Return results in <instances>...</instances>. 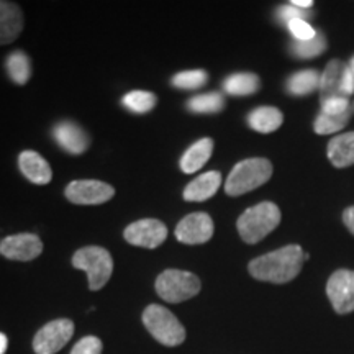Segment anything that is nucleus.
Returning <instances> with one entry per match:
<instances>
[{
  "mask_svg": "<svg viewBox=\"0 0 354 354\" xmlns=\"http://www.w3.org/2000/svg\"><path fill=\"white\" fill-rule=\"evenodd\" d=\"M304 251L299 245H289L253 259L248 266L254 279L272 284H286L302 271Z\"/></svg>",
  "mask_w": 354,
  "mask_h": 354,
  "instance_id": "f257e3e1",
  "label": "nucleus"
},
{
  "mask_svg": "<svg viewBox=\"0 0 354 354\" xmlns=\"http://www.w3.org/2000/svg\"><path fill=\"white\" fill-rule=\"evenodd\" d=\"M279 223H281V210L276 203L261 202L258 205L243 212L238 218L236 227L241 240L254 245L274 232Z\"/></svg>",
  "mask_w": 354,
  "mask_h": 354,
  "instance_id": "f03ea898",
  "label": "nucleus"
},
{
  "mask_svg": "<svg viewBox=\"0 0 354 354\" xmlns=\"http://www.w3.org/2000/svg\"><path fill=\"white\" fill-rule=\"evenodd\" d=\"M271 176V161L264 158L245 159V161L238 162L230 172L227 183H225V192L232 197L243 196V194L251 192L268 183Z\"/></svg>",
  "mask_w": 354,
  "mask_h": 354,
  "instance_id": "7ed1b4c3",
  "label": "nucleus"
},
{
  "mask_svg": "<svg viewBox=\"0 0 354 354\" xmlns=\"http://www.w3.org/2000/svg\"><path fill=\"white\" fill-rule=\"evenodd\" d=\"M143 323L156 342L165 346H179L185 339V328L176 315L162 305H148L143 312Z\"/></svg>",
  "mask_w": 354,
  "mask_h": 354,
  "instance_id": "20e7f679",
  "label": "nucleus"
},
{
  "mask_svg": "<svg viewBox=\"0 0 354 354\" xmlns=\"http://www.w3.org/2000/svg\"><path fill=\"white\" fill-rule=\"evenodd\" d=\"M76 269H81L88 277V289L100 290L109 282L113 272V259L105 248L86 246L76 251L71 259Z\"/></svg>",
  "mask_w": 354,
  "mask_h": 354,
  "instance_id": "39448f33",
  "label": "nucleus"
},
{
  "mask_svg": "<svg viewBox=\"0 0 354 354\" xmlns=\"http://www.w3.org/2000/svg\"><path fill=\"white\" fill-rule=\"evenodd\" d=\"M156 292L162 300L169 304H180L196 297L201 292V279L196 274L180 271V269H167L156 279Z\"/></svg>",
  "mask_w": 354,
  "mask_h": 354,
  "instance_id": "423d86ee",
  "label": "nucleus"
},
{
  "mask_svg": "<svg viewBox=\"0 0 354 354\" xmlns=\"http://www.w3.org/2000/svg\"><path fill=\"white\" fill-rule=\"evenodd\" d=\"M74 335V323L68 318L53 320L38 330L33 338V349L37 354H56L61 351Z\"/></svg>",
  "mask_w": 354,
  "mask_h": 354,
  "instance_id": "0eeeda50",
  "label": "nucleus"
},
{
  "mask_svg": "<svg viewBox=\"0 0 354 354\" xmlns=\"http://www.w3.org/2000/svg\"><path fill=\"white\" fill-rule=\"evenodd\" d=\"M326 295L336 313L346 315L354 312V271L339 269L331 274L326 284Z\"/></svg>",
  "mask_w": 354,
  "mask_h": 354,
  "instance_id": "6e6552de",
  "label": "nucleus"
},
{
  "mask_svg": "<svg viewBox=\"0 0 354 354\" xmlns=\"http://www.w3.org/2000/svg\"><path fill=\"white\" fill-rule=\"evenodd\" d=\"M123 236H125L127 243L133 246L154 250L166 241L167 228L162 221L156 218H145L128 225L123 232Z\"/></svg>",
  "mask_w": 354,
  "mask_h": 354,
  "instance_id": "1a4fd4ad",
  "label": "nucleus"
},
{
  "mask_svg": "<svg viewBox=\"0 0 354 354\" xmlns=\"http://www.w3.org/2000/svg\"><path fill=\"white\" fill-rule=\"evenodd\" d=\"M113 196L115 189L102 180H74L66 187V198L76 205H100Z\"/></svg>",
  "mask_w": 354,
  "mask_h": 354,
  "instance_id": "9d476101",
  "label": "nucleus"
},
{
  "mask_svg": "<svg viewBox=\"0 0 354 354\" xmlns=\"http://www.w3.org/2000/svg\"><path fill=\"white\" fill-rule=\"evenodd\" d=\"M43 253V243L35 233L10 234L0 241V254L10 261H33Z\"/></svg>",
  "mask_w": 354,
  "mask_h": 354,
  "instance_id": "9b49d317",
  "label": "nucleus"
},
{
  "mask_svg": "<svg viewBox=\"0 0 354 354\" xmlns=\"http://www.w3.org/2000/svg\"><path fill=\"white\" fill-rule=\"evenodd\" d=\"M214 236V221L210 215L190 214L184 216L176 227V238L184 245H202Z\"/></svg>",
  "mask_w": 354,
  "mask_h": 354,
  "instance_id": "f8f14e48",
  "label": "nucleus"
},
{
  "mask_svg": "<svg viewBox=\"0 0 354 354\" xmlns=\"http://www.w3.org/2000/svg\"><path fill=\"white\" fill-rule=\"evenodd\" d=\"M53 138L66 153L82 154L88 148V135L77 123L59 122L53 128Z\"/></svg>",
  "mask_w": 354,
  "mask_h": 354,
  "instance_id": "ddd939ff",
  "label": "nucleus"
},
{
  "mask_svg": "<svg viewBox=\"0 0 354 354\" xmlns=\"http://www.w3.org/2000/svg\"><path fill=\"white\" fill-rule=\"evenodd\" d=\"M24 30V12L13 2L0 0V46L10 44Z\"/></svg>",
  "mask_w": 354,
  "mask_h": 354,
  "instance_id": "4468645a",
  "label": "nucleus"
},
{
  "mask_svg": "<svg viewBox=\"0 0 354 354\" xmlns=\"http://www.w3.org/2000/svg\"><path fill=\"white\" fill-rule=\"evenodd\" d=\"M19 169L33 184L44 185L50 184L53 179V171L46 159L37 151H32V149H26V151L20 153Z\"/></svg>",
  "mask_w": 354,
  "mask_h": 354,
  "instance_id": "2eb2a0df",
  "label": "nucleus"
},
{
  "mask_svg": "<svg viewBox=\"0 0 354 354\" xmlns=\"http://www.w3.org/2000/svg\"><path fill=\"white\" fill-rule=\"evenodd\" d=\"M348 64H344L339 59H331L326 64L320 77V95L322 100L328 99V97H344L343 94V84L344 76H346Z\"/></svg>",
  "mask_w": 354,
  "mask_h": 354,
  "instance_id": "dca6fc26",
  "label": "nucleus"
},
{
  "mask_svg": "<svg viewBox=\"0 0 354 354\" xmlns=\"http://www.w3.org/2000/svg\"><path fill=\"white\" fill-rule=\"evenodd\" d=\"M221 184V174L216 171H210L194 179L184 189V201L187 202H203L214 197Z\"/></svg>",
  "mask_w": 354,
  "mask_h": 354,
  "instance_id": "f3484780",
  "label": "nucleus"
},
{
  "mask_svg": "<svg viewBox=\"0 0 354 354\" xmlns=\"http://www.w3.org/2000/svg\"><path fill=\"white\" fill-rule=\"evenodd\" d=\"M212 151H214V141L210 138L198 140L197 143L190 146L187 151L184 153V156L180 158V169H183L185 174H192V172L198 171L207 161H209Z\"/></svg>",
  "mask_w": 354,
  "mask_h": 354,
  "instance_id": "a211bd4d",
  "label": "nucleus"
},
{
  "mask_svg": "<svg viewBox=\"0 0 354 354\" xmlns=\"http://www.w3.org/2000/svg\"><path fill=\"white\" fill-rule=\"evenodd\" d=\"M328 159L335 167L354 165V131L336 136L328 145Z\"/></svg>",
  "mask_w": 354,
  "mask_h": 354,
  "instance_id": "6ab92c4d",
  "label": "nucleus"
},
{
  "mask_svg": "<svg viewBox=\"0 0 354 354\" xmlns=\"http://www.w3.org/2000/svg\"><path fill=\"white\" fill-rule=\"evenodd\" d=\"M320 77L315 69H305L292 74L286 82V91L294 97H305L320 88Z\"/></svg>",
  "mask_w": 354,
  "mask_h": 354,
  "instance_id": "aec40b11",
  "label": "nucleus"
},
{
  "mask_svg": "<svg viewBox=\"0 0 354 354\" xmlns=\"http://www.w3.org/2000/svg\"><path fill=\"white\" fill-rule=\"evenodd\" d=\"M284 122L282 112L276 107H259L248 115V125L259 133H272Z\"/></svg>",
  "mask_w": 354,
  "mask_h": 354,
  "instance_id": "412c9836",
  "label": "nucleus"
},
{
  "mask_svg": "<svg viewBox=\"0 0 354 354\" xmlns=\"http://www.w3.org/2000/svg\"><path fill=\"white\" fill-rule=\"evenodd\" d=\"M261 81L253 73H234L223 81V91L233 97L253 95L259 91Z\"/></svg>",
  "mask_w": 354,
  "mask_h": 354,
  "instance_id": "4be33fe9",
  "label": "nucleus"
},
{
  "mask_svg": "<svg viewBox=\"0 0 354 354\" xmlns=\"http://www.w3.org/2000/svg\"><path fill=\"white\" fill-rule=\"evenodd\" d=\"M6 69L10 81L17 86H25L32 77V63L24 51L10 53L6 59Z\"/></svg>",
  "mask_w": 354,
  "mask_h": 354,
  "instance_id": "5701e85b",
  "label": "nucleus"
},
{
  "mask_svg": "<svg viewBox=\"0 0 354 354\" xmlns=\"http://www.w3.org/2000/svg\"><path fill=\"white\" fill-rule=\"evenodd\" d=\"M225 107L223 95L218 92H210V94H202L192 97L187 102V109L192 113H218Z\"/></svg>",
  "mask_w": 354,
  "mask_h": 354,
  "instance_id": "b1692460",
  "label": "nucleus"
},
{
  "mask_svg": "<svg viewBox=\"0 0 354 354\" xmlns=\"http://www.w3.org/2000/svg\"><path fill=\"white\" fill-rule=\"evenodd\" d=\"M326 50V38L323 33H317L313 39H307V41H297L292 39L290 43V53L299 59H312V57L320 56L323 51Z\"/></svg>",
  "mask_w": 354,
  "mask_h": 354,
  "instance_id": "393cba45",
  "label": "nucleus"
},
{
  "mask_svg": "<svg viewBox=\"0 0 354 354\" xmlns=\"http://www.w3.org/2000/svg\"><path fill=\"white\" fill-rule=\"evenodd\" d=\"M122 104L131 113H148L156 105V95L146 91H131L123 97Z\"/></svg>",
  "mask_w": 354,
  "mask_h": 354,
  "instance_id": "a878e982",
  "label": "nucleus"
},
{
  "mask_svg": "<svg viewBox=\"0 0 354 354\" xmlns=\"http://www.w3.org/2000/svg\"><path fill=\"white\" fill-rule=\"evenodd\" d=\"M349 117H351V112L343 115H325L320 112L315 118L313 128H315L318 135H331V133L343 130L348 125Z\"/></svg>",
  "mask_w": 354,
  "mask_h": 354,
  "instance_id": "bb28decb",
  "label": "nucleus"
},
{
  "mask_svg": "<svg viewBox=\"0 0 354 354\" xmlns=\"http://www.w3.org/2000/svg\"><path fill=\"white\" fill-rule=\"evenodd\" d=\"M209 81V74L202 69L196 71H183V73H177L174 77L171 79V84L176 88H183V91H194L205 86Z\"/></svg>",
  "mask_w": 354,
  "mask_h": 354,
  "instance_id": "cd10ccee",
  "label": "nucleus"
},
{
  "mask_svg": "<svg viewBox=\"0 0 354 354\" xmlns=\"http://www.w3.org/2000/svg\"><path fill=\"white\" fill-rule=\"evenodd\" d=\"M310 17H312V12L304 10V8H299V7H294L292 3H289V6L279 7L276 12V20L281 21V24H284L286 26L294 20L307 21V19H310Z\"/></svg>",
  "mask_w": 354,
  "mask_h": 354,
  "instance_id": "c85d7f7f",
  "label": "nucleus"
},
{
  "mask_svg": "<svg viewBox=\"0 0 354 354\" xmlns=\"http://www.w3.org/2000/svg\"><path fill=\"white\" fill-rule=\"evenodd\" d=\"M351 112L349 110L348 97H328L322 100V113L325 115H343Z\"/></svg>",
  "mask_w": 354,
  "mask_h": 354,
  "instance_id": "c756f323",
  "label": "nucleus"
},
{
  "mask_svg": "<svg viewBox=\"0 0 354 354\" xmlns=\"http://www.w3.org/2000/svg\"><path fill=\"white\" fill-rule=\"evenodd\" d=\"M289 32L292 35V38L297 39V41H307V39H313L317 37L315 28L310 26L305 20H294L287 25Z\"/></svg>",
  "mask_w": 354,
  "mask_h": 354,
  "instance_id": "7c9ffc66",
  "label": "nucleus"
},
{
  "mask_svg": "<svg viewBox=\"0 0 354 354\" xmlns=\"http://www.w3.org/2000/svg\"><path fill=\"white\" fill-rule=\"evenodd\" d=\"M102 342L97 336H86L74 344L71 354H102Z\"/></svg>",
  "mask_w": 354,
  "mask_h": 354,
  "instance_id": "2f4dec72",
  "label": "nucleus"
},
{
  "mask_svg": "<svg viewBox=\"0 0 354 354\" xmlns=\"http://www.w3.org/2000/svg\"><path fill=\"white\" fill-rule=\"evenodd\" d=\"M343 94L344 97L354 94V56L349 61L346 76H344V84H343Z\"/></svg>",
  "mask_w": 354,
  "mask_h": 354,
  "instance_id": "473e14b6",
  "label": "nucleus"
},
{
  "mask_svg": "<svg viewBox=\"0 0 354 354\" xmlns=\"http://www.w3.org/2000/svg\"><path fill=\"white\" fill-rule=\"evenodd\" d=\"M343 221H344V225L348 227L349 232L354 234V207H349V209L344 210Z\"/></svg>",
  "mask_w": 354,
  "mask_h": 354,
  "instance_id": "72a5a7b5",
  "label": "nucleus"
},
{
  "mask_svg": "<svg viewBox=\"0 0 354 354\" xmlns=\"http://www.w3.org/2000/svg\"><path fill=\"white\" fill-rule=\"evenodd\" d=\"M290 3H292V6H294V7L304 8V10H308V8L313 6L312 0H292Z\"/></svg>",
  "mask_w": 354,
  "mask_h": 354,
  "instance_id": "f704fd0d",
  "label": "nucleus"
},
{
  "mask_svg": "<svg viewBox=\"0 0 354 354\" xmlns=\"http://www.w3.org/2000/svg\"><path fill=\"white\" fill-rule=\"evenodd\" d=\"M7 348H8V338H7V335L0 333V354H6Z\"/></svg>",
  "mask_w": 354,
  "mask_h": 354,
  "instance_id": "c9c22d12",
  "label": "nucleus"
}]
</instances>
